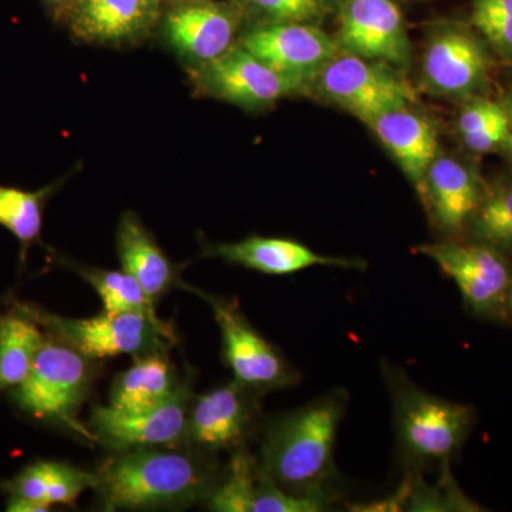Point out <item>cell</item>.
<instances>
[{
  "mask_svg": "<svg viewBox=\"0 0 512 512\" xmlns=\"http://www.w3.org/2000/svg\"><path fill=\"white\" fill-rule=\"evenodd\" d=\"M316 80L329 100L366 124L416 101L412 87L390 72L387 64L349 53L333 57Z\"/></svg>",
  "mask_w": 512,
  "mask_h": 512,
  "instance_id": "obj_7",
  "label": "cell"
},
{
  "mask_svg": "<svg viewBox=\"0 0 512 512\" xmlns=\"http://www.w3.org/2000/svg\"><path fill=\"white\" fill-rule=\"evenodd\" d=\"M173 5H178V3L191 2V0H171Z\"/></svg>",
  "mask_w": 512,
  "mask_h": 512,
  "instance_id": "obj_39",
  "label": "cell"
},
{
  "mask_svg": "<svg viewBox=\"0 0 512 512\" xmlns=\"http://www.w3.org/2000/svg\"><path fill=\"white\" fill-rule=\"evenodd\" d=\"M151 2H153L154 5H156L158 9H161V6H163V3L165 2V0H151Z\"/></svg>",
  "mask_w": 512,
  "mask_h": 512,
  "instance_id": "obj_38",
  "label": "cell"
},
{
  "mask_svg": "<svg viewBox=\"0 0 512 512\" xmlns=\"http://www.w3.org/2000/svg\"><path fill=\"white\" fill-rule=\"evenodd\" d=\"M117 252L123 271L133 276L154 302L180 285L178 266L170 261L134 212H124L117 227Z\"/></svg>",
  "mask_w": 512,
  "mask_h": 512,
  "instance_id": "obj_20",
  "label": "cell"
},
{
  "mask_svg": "<svg viewBox=\"0 0 512 512\" xmlns=\"http://www.w3.org/2000/svg\"><path fill=\"white\" fill-rule=\"evenodd\" d=\"M504 107H505V110H507V114H508V124H510V136H508L507 147H508V150H510L511 157H512V96L510 97V99L505 101Z\"/></svg>",
  "mask_w": 512,
  "mask_h": 512,
  "instance_id": "obj_35",
  "label": "cell"
},
{
  "mask_svg": "<svg viewBox=\"0 0 512 512\" xmlns=\"http://www.w3.org/2000/svg\"><path fill=\"white\" fill-rule=\"evenodd\" d=\"M346 406L345 390H333L272 421L259 463L266 476L289 493L332 494L333 451Z\"/></svg>",
  "mask_w": 512,
  "mask_h": 512,
  "instance_id": "obj_2",
  "label": "cell"
},
{
  "mask_svg": "<svg viewBox=\"0 0 512 512\" xmlns=\"http://www.w3.org/2000/svg\"><path fill=\"white\" fill-rule=\"evenodd\" d=\"M57 16L67 15L72 8L73 0H43Z\"/></svg>",
  "mask_w": 512,
  "mask_h": 512,
  "instance_id": "obj_34",
  "label": "cell"
},
{
  "mask_svg": "<svg viewBox=\"0 0 512 512\" xmlns=\"http://www.w3.org/2000/svg\"><path fill=\"white\" fill-rule=\"evenodd\" d=\"M6 511L9 512H46L50 511V507L45 504L36 503V501L29 500L25 497H16V495H9L6 501Z\"/></svg>",
  "mask_w": 512,
  "mask_h": 512,
  "instance_id": "obj_33",
  "label": "cell"
},
{
  "mask_svg": "<svg viewBox=\"0 0 512 512\" xmlns=\"http://www.w3.org/2000/svg\"><path fill=\"white\" fill-rule=\"evenodd\" d=\"M504 104L495 103L488 99H473L468 101L461 110L458 117V130H460L463 140L477 134L481 128L487 126L495 117L503 114Z\"/></svg>",
  "mask_w": 512,
  "mask_h": 512,
  "instance_id": "obj_31",
  "label": "cell"
},
{
  "mask_svg": "<svg viewBox=\"0 0 512 512\" xmlns=\"http://www.w3.org/2000/svg\"><path fill=\"white\" fill-rule=\"evenodd\" d=\"M235 5L261 23H311L328 6L323 0H235Z\"/></svg>",
  "mask_w": 512,
  "mask_h": 512,
  "instance_id": "obj_29",
  "label": "cell"
},
{
  "mask_svg": "<svg viewBox=\"0 0 512 512\" xmlns=\"http://www.w3.org/2000/svg\"><path fill=\"white\" fill-rule=\"evenodd\" d=\"M258 476V461L247 447L238 448L232 453L227 477L207 498L208 507L217 512H252Z\"/></svg>",
  "mask_w": 512,
  "mask_h": 512,
  "instance_id": "obj_27",
  "label": "cell"
},
{
  "mask_svg": "<svg viewBox=\"0 0 512 512\" xmlns=\"http://www.w3.org/2000/svg\"><path fill=\"white\" fill-rule=\"evenodd\" d=\"M97 487V474L63 461H36L2 484L3 491L53 507L74 505L77 498Z\"/></svg>",
  "mask_w": 512,
  "mask_h": 512,
  "instance_id": "obj_22",
  "label": "cell"
},
{
  "mask_svg": "<svg viewBox=\"0 0 512 512\" xmlns=\"http://www.w3.org/2000/svg\"><path fill=\"white\" fill-rule=\"evenodd\" d=\"M200 295L210 303L220 326L224 359L237 382L256 393L298 383V373L274 345L256 332L237 302L202 292Z\"/></svg>",
  "mask_w": 512,
  "mask_h": 512,
  "instance_id": "obj_9",
  "label": "cell"
},
{
  "mask_svg": "<svg viewBox=\"0 0 512 512\" xmlns=\"http://www.w3.org/2000/svg\"><path fill=\"white\" fill-rule=\"evenodd\" d=\"M160 12L151 0H73L67 18L82 42L121 47L150 35Z\"/></svg>",
  "mask_w": 512,
  "mask_h": 512,
  "instance_id": "obj_15",
  "label": "cell"
},
{
  "mask_svg": "<svg viewBox=\"0 0 512 512\" xmlns=\"http://www.w3.org/2000/svg\"><path fill=\"white\" fill-rule=\"evenodd\" d=\"M369 126L396 158L404 174L424 195L427 171L439 150L433 124L426 117L404 107L377 117Z\"/></svg>",
  "mask_w": 512,
  "mask_h": 512,
  "instance_id": "obj_19",
  "label": "cell"
},
{
  "mask_svg": "<svg viewBox=\"0 0 512 512\" xmlns=\"http://www.w3.org/2000/svg\"><path fill=\"white\" fill-rule=\"evenodd\" d=\"M92 380V360L52 336L37 353L28 377L10 390V396L33 419L59 424L94 441L92 430L79 419Z\"/></svg>",
  "mask_w": 512,
  "mask_h": 512,
  "instance_id": "obj_4",
  "label": "cell"
},
{
  "mask_svg": "<svg viewBox=\"0 0 512 512\" xmlns=\"http://www.w3.org/2000/svg\"><path fill=\"white\" fill-rule=\"evenodd\" d=\"M134 448L116 451L97 468L106 511L185 507L207 500L217 487L214 468L184 451Z\"/></svg>",
  "mask_w": 512,
  "mask_h": 512,
  "instance_id": "obj_1",
  "label": "cell"
},
{
  "mask_svg": "<svg viewBox=\"0 0 512 512\" xmlns=\"http://www.w3.org/2000/svg\"><path fill=\"white\" fill-rule=\"evenodd\" d=\"M238 43L301 87L318 79L340 52L336 40L311 23H258Z\"/></svg>",
  "mask_w": 512,
  "mask_h": 512,
  "instance_id": "obj_11",
  "label": "cell"
},
{
  "mask_svg": "<svg viewBox=\"0 0 512 512\" xmlns=\"http://www.w3.org/2000/svg\"><path fill=\"white\" fill-rule=\"evenodd\" d=\"M167 353L137 356L133 365L114 380L109 406L123 412H143L173 397L184 382L178 379Z\"/></svg>",
  "mask_w": 512,
  "mask_h": 512,
  "instance_id": "obj_21",
  "label": "cell"
},
{
  "mask_svg": "<svg viewBox=\"0 0 512 512\" xmlns=\"http://www.w3.org/2000/svg\"><path fill=\"white\" fill-rule=\"evenodd\" d=\"M77 272L93 286L103 302V312L141 313L151 319H161L157 303L147 295L136 279L126 271H107L92 266H77Z\"/></svg>",
  "mask_w": 512,
  "mask_h": 512,
  "instance_id": "obj_25",
  "label": "cell"
},
{
  "mask_svg": "<svg viewBox=\"0 0 512 512\" xmlns=\"http://www.w3.org/2000/svg\"><path fill=\"white\" fill-rule=\"evenodd\" d=\"M507 318L512 319V288L510 291V295H508L507 299Z\"/></svg>",
  "mask_w": 512,
  "mask_h": 512,
  "instance_id": "obj_36",
  "label": "cell"
},
{
  "mask_svg": "<svg viewBox=\"0 0 512 512\" xmlns=\"http://www.w3.org/2000/svg\"><path fill=\"white\" fill-rule=\"evenodd\" d=\"M254 390L232 380L197 397L188 413L185 441L207 451H232L245 447L254 427Z\"/></svg>",
  "mask_w": 512,
  "mask_h": 512,
  "instance_id": "obj_14",
  "label": "cell"
},
{
  "mask_svg": "<svg viewBox=\"0 0 512 512\" xmlns=\"http://www.w3.org/2000/svg\"><path fill=\"white\" fill-rule=\"evenodd\" d=\"M468 228L476 242L503 254L512 252V185H500L484 192Z\"/></svg>",
  "mask_w": 512,
  "mask_h": 512,
  "instance_id": "obj_26",
  "label": "cell"
},
{
  "mask_svg": "<svg viewBox=\"0 0 512 512\" xmlns=\"http://www.w3.org/2000/svg\"><path fill=\"white\" fill-rule=\"evenodd\" d=\"M205 254L224 259L229 264L276 276L296 274L318 265L343 269H365L366 266L365 262L356 259L320 255L293 239L258 235L237 242L207 245Z\"/></svg>",
  "mask_w": 512,
  "mask_h": 512,
  "instance_id": "obj_17",
  "label": "cell"
},
{
  "mask_svg": "<svg viewBox=\"0 0 512 512\" xmlns=\"http://www.w3.org/2000/svg\"><path fill=\"white\" fill-rule=\"evenodd\" d=\"M340 8L339 50L387 66L409 63V37L393 0H343Z\"/></svg>",
  "mask_w": 512,
  "mask_h": 512,
  "instance_id": "obj_12",
  "label": "cell"
},
{
  "mask_svg": "<svg viewBox=\"0 0 512 512\" xmlns=\"http://www.w3.org/2000/svg\"><path fill=\"white\" fill-rule=\"evenodd\" d=\"M57 187L59 183L47 185L42 190L25 191L0 185V225L18 239L23 256L39 241L46 201Z\"/></svg>",
  "mask_w": 512,
  "mask_h": 512,
  "instance_id": "obj_24",
  "label": "cell"
},
{
  "mask_svg": "<svg viewBox=\"0 0 512 512\" xmlns=\"http://www.w3.org/2000/svg\"><path fill=\"white\" fill-rule=\"evenodd\" d=\"M16 309L36 320L50 336L62 340L90 360L168 352L175 342L170 323L141 313L103 312L94 318L72 319L23 303H19Z\"/></svg>",
  "mask_w": 512,
  "mask_h": 512,
  "instance_id": "obj_5",
  "label": "cell"
},
{
  "mask_svg": "<svg viewBox=\"0 0 512 512\" xmlns=\"http://www.w3.org/2000/svg\"><path fill=\"white\" fill-rule=\"evenodd\" d=\"M238 5L191 0L178 3L165 15V40L188 67L210 62L235 45L242 19Z\"/></svg>",
  "mask_w": 512,
  "mask_h": 512,
  "instance_id": "obj_13",
  "label": "cell"
},
{
  "mask_svg": "<svg viewBox=\"0 0 512 512\" xmlns=\"http://www.w3.org/2000/svg\"><path fill=\"white\" fill-rule=\"evenodd\" d=\"M195 92L247 110H262L302 89L235 43L210 62L188 67Z\"/></svg>",
  "mask_w": 512,
  "mask_h": 512,
  "instance_id": "obj_8",
  "label": "cell"
},
{
  "mask_svg": "<svg viewBox=\"0 0 512 512\" xmlns=\"http://www.w3.org/2000/svg\"><path fill=\"white\" fill-rule=\"evenodd\" d=\"M393 399L394 429L404 457L413 464L447 463L463 447L473 410L424 392L402 370L384 366Z\"/></svg>",
  "mask_w": 512,
  "mask_h": 512,
  "instance_id": "obj_3",
  "label": "cell"
},
{
  "mask_svg": "<svg viewBox=\"0 0 512 512\" xmlns=\"http://www.w3.org/2000/svg\"><path fill=\"white\" fill-rule=\"evenodd\" d=\"M45 340L39 323L19 309L0 316V392H10L28 377Z\"/></svg>",
  "mask_w": 512,
  "mask_h": 512,
  "instance_id": "obj_23",
  "label": "cell"
},
{
  "mask_svg": "<svg viewBox=\"0 0 512 512\" xmlns=\"http://www.w3.org/2000/svg\"><path fill=\"white\" fill-rule=\"evenodd\" d=\"M190 384L191 380H187L167 402L143 412L96 407L89 426L94 441L114 451L180 446L187 436L192 399Z\"/></svg>",
  "mask_w": 512,
  "mask_h": 512,
  "instance_id": "obj_10",
  "label": "cell"
},
{
  "mask_svg": "<svg viewBox=\"0 0 512 512\" xmlns=\"http://www.w3.org/2000/svg\"><path fill=\"white\" fill-rule=\"evenodd\" d=\"M424 200L429 202L434 221L446 232H460L467 227L484 191L477 175L460 161L437 156L424 181Z\"/></svg>",
  "mask_w": 512,
  "mask_h": 512,
  "instance_id": "obj_18",
  "label": "cell"
},
{
  "mask_svg": "<svg viewBox=\"0 0 512 512\" xmlns=\"http://www.w3.org/2000/svg\"><path fill=\"white\" fill-rule=\"evenodd\" d=\"M508 136H510V124H508L507 110H504L503 114L495 117L477 134L463 141L474 153H491L497 148L507 147Z\"/></svg>",
  "mask_w": 512,
  "mask_h": 512,
  "instance_id": "obj_32",
  "label": "cell"
},
{
  "mask_svg": "<svg viewBox=\"0 0 512 512\" xmlns=\"http://www.w3.org/2000/svg\"><path fill=\"white\" fill-rule=\"evenodd\" d=\"M490 59L480 40L460 29L444 30L424 56V83L443 96H468L483 89Z\"/></svg>",
  "mask_w": 512,
  "mask_h": 512,
  "instance_id": "obj_16",
  "label": "cell"
},
{
  "mask_svg": "<svg viewBox=\"0 0 512 512\" xmlns=\"http://www.w3.org/2000/svg\"><path fill=\"white\" fill-rule=\"evenodd\" d=\"M473 22L498 50L512 55V0H474Z\"/></svg>",
  "mask_w": 512,
  "mask_h": 512,
  "instance_id": "obj_30",
  "label": "cell"
},
{
  "mask_svg": "<svg viewBox=\"0 0 512 512\" xmlns=\"http://www.w3.org/2000/svg\"><path fill=\"white\" fill-rule=\"evenodd\" d=\"M332 501V494L289 493L259 466L252 512H318L328 510Z\"/></svg>",
  "mask_w": 512,
  "mask_h": 512,
  "instance_id": "obj_28",
  "label": "cell"
},
{
  "mask_svg": "<svg viewBox=\"0 0 512 512\" xmlns=\"http://www.w3.org/2000/svg\"><path fill=\"white\" fill-rule=\"evenodd\" d=\"M323 2H325L326 5H330V3H332V5H340L343 0H323Z\"/></svg>",
  "mask_w": 512,
  "mask_h": 512,
  "instance_id": "obj_37",
  "label": "cell"
},
{
  "mask_svg": "<svg viewBox=\"0 0 512 512\" xmlns=\"http://www.w3.org/2000/svg\"><path fill=\"white\" fill-rule=\"evenodd\" d=\"M417 251L433 259L460 289L466 308L480 318H507L512 288V265L503 252L480 244L456 241L423 245Z\"/></svg>",
  "mask_w": 512,
  "mask_h": 512,
  "instance_id": "obj_6",
  "label": "cell"
}]
</instances>
